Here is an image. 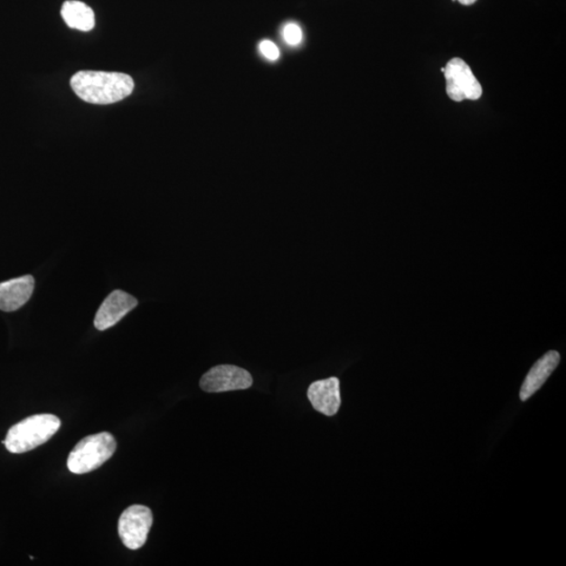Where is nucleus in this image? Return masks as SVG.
<instances>
[{
    "label": "nucleus",
    "instance_id": "1",
    "mask_svg": "<svg viewBox=\"0 0 566 566\" xmlns=\"http://www.w3.org/2000/svg\"><path fill=\"white\" fill-rule=\"evenodd\" d=\"M71 87L83 101L107 105L127 98L133 93L135 82L123 72L81 71L71 77Z\"/></svg>",
    "mask_w": 566,
    "mask_h": 566
},
{
    "label": "nucleus",
    "instance_id": "9",
    "mask_svg": "<svg viewBox=\"0 0 566 566\" xmlns=\"http://www.w3.org/2000/svg\"><path fill=\"white\" fill-rule=\"evenodd\" d=\"M35 280L31 275L0 282V309L14 312L24 307L34 291Z\"/></svg>",
    "mask_w": 566,
    "mask_h": 566
},
{
    "label": "nucleus",
    "instance_id": "10",
    "mask_svg": "<svg viewBox=\"0 0 566 566\" xmlns=\"http://www.w3.org/2000/svg\"><path fill=\"white\" fill-rule=\"evenodd\" d=\"M559 362H561V354L555 351H551L539 359L524 382L522 391H520V399L526 401L541 390L545 381L556 370Z\"/></svg>",
    "mask_w": 566,
    "mask_h": 566
},
{
    "label": "nucleus",
    "instance_id": "8",
    "mask_svg": "<svg viewBox=\"0 0 566 566\" xmlns=\"http://www.w3.org/2000/svg\"><path fill=\"white\" fill-rule=\"evenodd\" d=\"M307 398L314 410L326 417H333L341 406L340 381L332 377L314 382L307 390Z\"/></svg>",
    "mask_w": 566,
    "mask_h": 566
},
{
    "label": "nucleus",
    "instance_id": "14",
    "mask_svg": "<svg viewBox=\"0 0 566 566\" xmlns=\"http://www.w3.org/2000/svg\"><path fill=\"white\" fill-rule=\"evenodd\" d=\"M460 5H472L477 2V0H457Z\"/></svg>",
    "mask_w": 566,
    "mask_h": 566
},
{
    "label": "nucleus",
    "instance_id": "5",
    "mask_svg": "<svg viewBox=\"0 0 566 566\" xmlns=\"http://www.w3.org/2000/svg\"><path fill=\"white\" fill-rule=\"evenodd\" d=\"M153 523V512L147 506L130 505L118 520V536L127 549L139 550L146 543Z\"/></svg>",
    "mask_w": 566,
    "mask_h": 566
},
{
    "label": "nucleus",
    "instance_id": "4",
    "mask_svg": "<svg viewBox=\"0 0 566 566\" xmlns=\"http://www.w3.org/2000/svg\"><path fill=\"white\" fill-rule=\"evenodd\" d=\"M444 74L447 95L452 101H476L483 96L482 85L463 59H451L446 65Z\"/></svg>",
    "mask_w": 566,
    "mask_h": 566
},
{
    "label": "nucleus",
    "instance_id": "3",
    "mask_svg": "<svg viewBox=\"0 0 566 566\" xmlns=\"http://www.w3.org/2000/svg\"><path fill=\"white\" fill-rule=\"evenodd\" d=\"M117 449L113 434L101 432L84 438L70 453L68 468L74 474H85L107 463Z\"/></svg>",
    "mask_w": 566,
    "mask_h": 566
},
{
    "label": "nucleus",
    "instance_id": "13",
    "mask_svg": "<svg viewBox=\"0 0 566 566\" xmlns=\"http://www.w3.org/2000/svg\"><path fill=\"white\" fill-rule=\"evenodd\" d=\"M259 49L262 55L268 58L269 61H275L279 58V50L272 42L263 41L259 45Z\"/></svg>",
    "mask_w": 566,
    "mask_h": 566
},
{
    "label": "nucleus",
    "instance_id": "6",
    "mask_svg": "<svg viewBox=\"0 0 566 566\" xmlns=\"http://www.w3.org/2000/svg\"><path fill=\"white\" fill-rule=\"evenodd\" d=\"M252 384L251 373L235 365L212 367L200 381L202 390L209 393L248 390Z\"/></svg>",
    "mask_w": 566,
    "mask_h": 566
},
{
    "label": "nucleus",
    "instance_id": "2",
    "mask_svg": "<svg viewBox=\"0 0 566 566\" xmlns=\"http://www.w3.org/2000/svg\"><path fill=\"white\" fill-rule=\"evenodd\" d=\"M61 426L54 414H35L11 427L3 444L11 453H25L47 443Z\"/></svg>",
    "mask_w": 566,
    "mask_h": 566
},
{
    "label": "nucleus",
    "instance_id": "12",
    "mask_svg": "<svg viewBox=\"0 0 566 566\" xmlns=\"http://www.w3.org/2000/svg\"><path fill=\"white\" fill-rule=\"evenodd\" d=\"M283 38L289 45H298L302 41V31L297 24H288L283 29Z\"/></svg>",
    "mask_w": 566,
    "mask_h": 566
},
{
    "label": "nucleus",
    "instance_id": "11",
    "mask_svg": "<svg viewBox=\"0 0 566 566\" xmlns=\"http://www.w3.org/2000/svg\"><path fill=\"white\" fill-rule=\"evenodd\" d=\"M61 15L71 29L89 32L95 26V13L88 5L77 0H68L62 5Z\"/></svg>",
    "mask_w": 566,
    "mask_h": 566
},
{
    "label": "nucleus",
    "instance_id": "7",
    "mask_svg": "<svg viewBox=\"0 0 566 566\" xmlns=\"http://www.w3.org/2000/svg\"><path fill=\"white\" fill-rule=\"evenodd\" d=\"M139 305V302L127 292L117 289L110 293L98 309L95 317V327L99 331L108 330L121 321L125 316Z\"/></svg>",
    "mask_w": 566,
    "mask_h": 566
}]
</instances>
